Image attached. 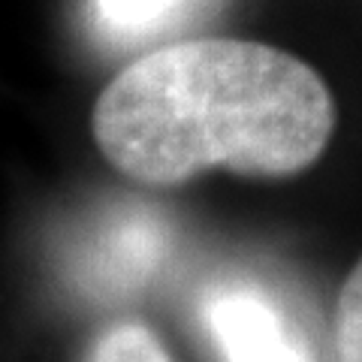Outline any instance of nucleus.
Returning a JSON list of instances; mask_svg holds the SVG:
<instances>
[{
    "instance_id": "nucleus-4",
    "label": "nucleus",
    "mask_w": 362,
    "mask_h": 362,
    "mask_svg": "<svg viewBox=\"0 0 362 362\" xmlns=\"http://www.w3.org/2000/svg\"><path fill=\"white\" fill-rule=\"evenodd\" d=\"M88 362H173V356L145 323L127 320L97 338Z\"/></svg>"
},
{
    "instance_id": "nucleus-6",
    "label": "nucleus",
    "mask_w": 362,
    "mask_h": 362,
    "mask_svg": "<svg viewBox=\"0 0 362 362\" xmlns=\"http://www.w3.org/2000/svg\"><path fill=\"white\" fill-rule=\"evenodd\" d=\"M335 344L338 362H362V259L350 272L341 296H338Z\"/></svg>"
},
{
    "instance_id": "nucleus-5",
    "label": "nucleus",
    "mask_w": 362,
    "mask_h": 362,
    "mask_svg": "<svg viewBox=\"0 0 362 362\" xmlns=\"http://www.w3.org/2000/svg\"><path fill=\"white\" fill-rule=\"evenodd\" d=\"M194 0H97L100 16L112 30L148 33L178 18Z\"/></svg>"
},
{
    "instance_id": "nucleus-3",
    "label": "nucleus",
    "mask_w": 362,
    "mask_h": 362,
    "mask_svg": "<svg viewBox=\"0 0 362 362\" xmlns=\"http://www.w3.org/2000/svg\"><path fill=\"white\" fill-rule=\"evenodd\" d=\"M163 254V233L151 221H130L118 226L103 242L97 254V275L100 281L130 287L145 281L154 272L157 259Z\"/></svg>"
},
{
    "instance_id": "nucleus-2",
    "label": "nucleus",
    "mask_w": 362,
    "mask_h": 362,
    "mask_svg": "<svg viewBox=\"0 0 362 362\" xmlns=\"http://www.w3.org/2000/svg\"><path fill=\"white\" fill-rule=\"evenodd\" d=\"M206 323L223 362H314L284 311L257 287L214 290Z\"/></svg>"
},
{
    "instance_id": "nucleus-1",
    "label": "nucleus",
    "mask_w": 362,
    "mask_h": 362,
    "mask_svg": "<svg viewBox=\"0 0 362 362\" xmlns=\"http://www.w3.org/2000/svg\"><path fill=\"white\" fill-rule=\"evenodd\" d=\"M335 103L296 54L226 37L169 42L100 90L90 136L109 166L145 187H178L206 169L290 178L326 151Z\"/></svg>"
}]
</instances>
